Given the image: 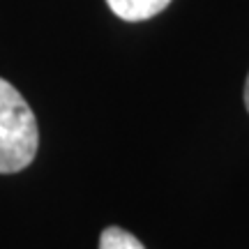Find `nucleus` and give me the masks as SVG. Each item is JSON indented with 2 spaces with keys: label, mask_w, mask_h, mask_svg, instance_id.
I'll return each instance as SVG.
<instances>
[{
  "label": "nucleus",
  "mask_w": 249,
  "mask_h": 249,
  "mask_svg": "<svg viewBox=\"0 0 249 249\" xmlns=\"http://www.w3.org/2000/svg\"><path fill=\"white\" fill-rule=\"evenodd\" d=\"M39 129L33 108L12 83L0 79V173H18L35 160Z\"/></svg>",
  "instance_id": "nucleus-1"
},
{
  "label": "nucleus",
  "mask_w": 249,
  "mask_h": 249,
  "mask_svg": "<svg viewBox=\"0 0 249 249\" xmlns=\"http://www.w3.org/2000/svg\"><path fill=\"white\" fill-rule=\"evenodd\" d=\"M171 0H107L111 12L123 21H145L160 14Z\"/></svg>",
  "instance_id": "nucleus-2"
},
{
  "label": "nucleus",
  "mask_w": 249,
  "mask_h": 249,
  "mask_svg": "<svg viewBox=\"0 0 249 249\" xmlns=\"http://www.w3.org/2000/svg\"><path fill=\"white\" fill-rule=\"evenodd\" d=\"M99 249H145V247L129 231H124L120 226H108V229L102 231Z\"/></svg>",
  "instance_id": "nucleus-3"
},
{
  "label": "nucleus",
  "mask_w": 249,
  "mask_h": 249,
  "mask_svg": "<svg viewBox=\"0 0 249 249\" xmlns=\"http://www.w3.org/2000/svg\"><path fill=\"white\" fill-rule=\"evenodd\" d=\"M242 97H245V107L249 111V74H247V81H245V92H242Z\"/></svg>",
  "instance_id": "nucleus-4"
}]
</instances>
